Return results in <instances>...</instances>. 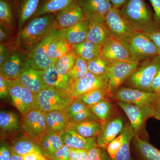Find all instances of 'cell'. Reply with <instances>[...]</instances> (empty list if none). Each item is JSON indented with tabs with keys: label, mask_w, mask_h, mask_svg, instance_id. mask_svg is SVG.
<instances>
[{
	"label": "cell",
	"mask_w": 160,
	"mask_h": 160,
	"mask_svg": "<svg viewBox=\"0 0 160 160\" xmlns=\"http://www.w3.org/2000/svg\"><path fill=\"white\" fill-rule=\"evenodd\" d=\"M56 14L44 15L32 17L18 32L16 42V49L27 55L52 32L58 29L56 25Z\"/></svg>",
	"instance_id": "1"
},
{
	"label": "cell",
	"mask_w": 160,
	"mask_h": 160,
	"mask_svg": "<svg viewBox=\"0 0 160 160\" xmlns=\"http://www.w3.org/2000/svg\"><path fill=\"white\" fill-rule=\"evenodd\" d=\"M119 11L135 31L147 33L160 29L145 0H127Z\"/></svg>",
	"instance_id": "2"
},
{
	"label": "cell",
	"mask_w": 160,
	"mask_h": 160,
	"mask_svg": "<svg viewBox=\"0 0 160 160\" xmlns=\"http://www.w3.org/2000/svg\"><path fill=\"white\" fill-rule=\"evenodd\" d=\"M160 69V56L144 60L128 79L132 87L146 92H150L152 83Z\"/></svg>",
	"instance_id": "3"
},
{
	"label": "cell",
	"mask_w": 160,
	"mask_h": 160,
	"mask_svg": "<svg viewBox=\"0 0 160 160\" xmlns=\"http://www.w3.org/2000/svg\"><path fill=\"white\" fill-rule=\"evenodd\" d=\"M38 109L46 112L62 110L66 111L73 98L67 90L49 87L37 94Z\"/></svg>",
	"instance_id": "4"
},
{
	"label": "cell",
	"mask_w": 160,
	"mask_h": 160,
	"mask_svg": "<svg viewBox=\"0 0 160 160\" xmlns=\"http://www.w3.org/2000/svg\"><path fill=\"white\" fill-rule=\"evenodd\" d=\"M122 42L136 61L140 62L159 55L154 43L144 32H134L128 39Z\"/></svg>",
	"instance_id": "5"
},
{
	"label": "cell",
	"mask_w": 160,
	"mask_h": 160,
	"mask_svg": "<svg viewBox=\"0 0 160 160\" xmlns=\"http://www.w3.org/2000/svg\"><path fill=\"white\" fill-rule=\"evenodd\" d=\"M9 96L12 104L22 116L38 109L37 95L23 86L17 79H8Z\"/></svg>",
	"instance_id": "6"
},
{
	"label": "cell",
	"mask_w": 160,
	"mask_h": 160,
	"mask_svg": "<svg viewBox=\"0 0 160 160\" xmlns=\"http://www.w3.org/2000/svg\"><path fill=\"white\" fill-rule=\"evenodd\" d=\"M117 104L127 115L135 135L140 137L145 132L146 121L153 117L152 106H139L121 102H118Z\"/></svg>",
	"instance_id": "7"
},
{
	"label": "cell",
	"mask_w": 160,
	"mask_h": 160,
	"mask_svg": "<svg viewBox=\"0 0 160 160\" xmlns=\"http://www.w3.org/2000/svg\"><path fill=\"white\" fill-rule=\"evenodd\" d=\"M140 64V61H116L110 63L107 69L108 88L114 93L129 78Z\"/></svg>",
	"instance_id": "8"
},
{
	"label": "cell",
	"mask_w": 160,
	"mask_h": 160,
	"mask_svg": "<svg viewBox=\"0 0 160 160\" xmlns=\"http://www.w3.org/2000/svg\"><path fill=\"white\" fill-rule=\"evenodd\" d=\"M108 83L107 74L98 76L88 72L82 77L70 83L67 91L74 99L92 90L107 88Z\"/></svg>",
	"instance_id": "9"
},
{
	"label": "cell",
	"mask_w": 160,
	"mask_h": 160,
	"mask_svg": "<svg viewBox=\"0 0 160 160\" xmlns=\"http://www.w3.org/2000/svg\"><path fill=\"white\" fill-rule=\"evenodd\" d=\"M105 24L110 36L121 42L128 39L136 32L120 14L119 9L112 6L106 15Z\"/></svg>",
	"instance_id": "10"
},
{
	"label": "cell",
	"mask_w": 160,
	"mask_h": 160,
	"mask_svg": "<svg viewBox=\"0 0 160 160\" xmlns=\"http://www.w3.org/2000/svg\"><path fill=\"white\" fill-rule=\"evenodd\" d=\"M78 3L88 22H105L106 15L112 7L109 0H78Z\"/></svg>",
	"instance_id": "11"
},
{
	"label": "cell",
	"mask_w": 160,
	"mask_h": 160,
	"mask_svg": "<svg viewBox=\"0 0 160 160\" xmlns=\"http://www.w3.org/2000/svg\"><path fill=\"white\" fill-rule=\"evenodd\" d=\"M155 97L156 92L122 87L113 93L111 99L143 106H151Z\"/></svg>",
	"instance_id": "12"
},
{
	"label": "cell",
	"mask_w": 160,
	"mask_h": 160,
	"mask_svg": "<svg viewBox=\"0 0 160 160\" xmlns=\"http://www.w3.org/2000/svg\"><path fill=\"white\" fill-rule=\"evenodd\" d=\"M59 30L57 29L52 32L49 36L38 44L29 52L28 57L29 64L32 68L37 70H45L55 62L48 56L47 49L49 43Z\"/></svg>",
	"instance_id": "13"
},
{
	"label": "cell",
	"mask_w": 160,
	"mask_h": 160,
	"mask_svg": "<svg viewBox=\"0 0 160 160\" xmlns=\"http://www.w3.org/2000/svg\"><path fill=\"white\" fill-rule=\"evenodd\" d=\"M100 57L111 62L116 61H136L122 42L111 37L100 46Z\"/></svg>",
	"instance_id": "14"
},
{
	"label": "cell",
	"mask_w": 160,
	"mask_h": 160,
	"mask_svg": "<svg viewBox=\"0 0 160 160\" xmlns=\"http://www.w3.org/2000/svg\"><path fill=\"white\" fill-rule=\"evenodd\" d=\"M22 116V127L25 133L38 140L40 137L47 130L44 112L40 109H34Z\"/></svg>",
	"instance_id": "15"
},
{
	"label": "cell",
	"mask_w": 160,
	"mask_h": 160,
	"mask_svg": "<svg viewBox=\"0 0 160 160\" xmlns=\"http://www.w3.org/2000/svg\"><path fill=\"white\" fill-rule=\"evenodd\" d=\"M29 64V57L24 52L16 49L10 57L0 66V76L8 79H17Z\"/></svg>",
	"instance_id": "16"
},
{
	"label": "cell",
	"mask_w": 160,
	"mask_h": 160,
	"mask_svg": "<svg viewBox=\"0 0 160 160\" xmlns=\"http://www.w3.org/2000/svg\"><path fill=\"white\" fill-rule=\"evenodd\" d=\"M124 122L120 116L110 117L102 125V129L97 137L98 146L100 148L106 149L109 143L117 137L124 128Z\"/></svg>",
	"instance_id": "17"
},
{
	"label": "cell",
	"mask_w": 160,
	"mask_h": 160,
	"mask_svg": "<svg viewBox=\"0 0 160 160\" xmlns=\"http://www.w3.org/2000/svg\"><path fill=\"white\" fill-rule=\"evenodd\" d=\"M55 20L58 29H62L76 25L84 21L85 18L77 2L56 13Z\"/></svg>",
	"instance_id": "18"
},
{
	"label": "cell",
	"mask_w": 160,
	"mask_h": 160,
	"mask_svg": "<svg viewBox=\"0 0 160 160\" xmlns=\"http://www.w3.org/2000/svg\"><path fill=\"white\" fill-rule=\"evenodd\" d=\"M60 134L63 144L70 148L85 149L89 151L93 148L99 147L97 137H84L70 128L63 130Z\"/></svg>",
	"instance_id": "19"
},
{
	"label": "cell",
	"mask_w": 160,
	"mask_h": 160,
	"mask_svg": "<svg viewBox=\"0 0 160 160\" xmlns=\"http://www.w3.org/2000/svg\"><path fill=\"white\" fill-rule=\"evenodd\" d=\"M17 79L36 95L49 87L43 81L40 70L32 68L30 64L23 69Z\"/></svg>",
	"instance_id": "20"
},
{
	"label": "cell",
	"mask_w": 160,
	"mask_h": 160,
	"mask_svg": "<svg viewBox=\"0 0 160 160\" xmlns=\"http://www.w3.org/2000/svg\"><path fill=\"white\" fill-rule=\"evenodd\" d=\"M19 0H0V24L16 32Z\"/></svg>",
	"instance_id": "21"
},
{
	"label": "cell",
	"mask_w": 160,
	"mask_h": 160,
	"mask_svg": "<svg viewBox=\"0 0 160 160\" xmlns=\"http://www.w3.org/2000/svg\"><path fill=\"white\" fill-rule=\"evenodd\" d=\"M22 129L19 115L14 112L1 111L0 129L1 138L9 137L16 134Z\"/></svg>",
	"instance_id": "22"
},
{
	"label": "cell",
	"mask_w": 160,
	"mask_h": 160,
	"mask_svg": "<svg viewBox=\"0 0 160 160\" xmlns=\"http://www.w3.org/2000/svg\"><path fill=\"white\" fill-rule=\"evenodd\" d=\"M89 30V22L86 20L66 29H60L59 33L71 46L86 41Z\"/></svg>",
	"instance_id": "23"
},
{
	"label": "cell",
	"mask_w": 160,
	"mask_h": 160,
	"mask_svg": "<svg viewBox=\"0 0 160 160\" xmlns=\"http://www.w3.org/2000/svg\"><path fill=\"white\" fill-rule=\"evenodd\" d=\"M12 143L13 150L20 155L32 152H36L47 157L38 140L32 138L26 133L15 138Z\"/></svg>",
	"instance_id": "24"
},
{
	"label": "cell",
	"mask_w": 160,
	"mask_h": 160,
	"mask_svg": "<svg viewBox=\"0 0 160 160\" xmlns=\"http://www.w3.org/2000/svg\"><path fill=\"white\" fill-rule=\"evenodd\" d=\"M40 74L44 82L49 87L67 90L70 82L68 74H60L54 64L43 70H40Z\"/></svg>",
	"instance_id": "25"
},
{
	"label": "cell",
	"mask_w": 160,
	"mask_h": 160,
	"mask_svg": "<svg viewBox=\"0 0 160 160\" xmlns=\"http://www.w3.org/2000/svg\"><path fill=\"white\" fill-rule=\"evenodd\" d=\"M47 130L60 133L69 128L70 122L66 112L62 110L44 112Z\"/></svg>",
	"instance_id": "26"
},
{
	"label": "cell",
	"mask_w": 160,
	"mask_h": 160,
	"mask_svg": "<svg viewBox=\"0 0 160 160\" xmlns=\"http://www.w3.org/2000/svg\"><path fill=\"white\" fill-rule=\"evenodd\" d=\"M132 140L135 149L140 160H160V150L147 140L136 135Z\"/></svg>",
	"instance_id": "27"
},
{
	"label": "cell",
	"mask_w": 160,
	"mask_h": 160,
	"mask_svg": "<svg viewBox=\"0 0 160 160\" xmlns=\"http://www.w3.org/2000/svg\"><path fill=\"white\" fill-rule=\"evenodd\" d=\"M41 0H19L18 12V31L35 13Z\"/></svg>",
	"instance_id": "28"
},
{
	"label": "cell",
	"mask_w": 160,
	"mask_h": 160,
	"mask_svg": "<svg viewBox=\"0 0 160 160\" xmlns=\"http://www.w3.org/2000/svg\"><path fill=\"white\" fill-rule=\"evenodd\" d=\"M78 0H41L37 10L32 17L56 14Z\"/></svg>",
	"instance_id": "29"
},
{
	"label": "cell",
	"mask_w": 160,
	"mask_h": 160,
	"mask_svg": "<svg viewBox=\"0 0 160 160\" xmlns=\"http://www.w3.org/2000/svg\"><path fill=\"white\" fill-rule=\"evenodd\" d=\"M59 30L49 43L47 49L48 56L54 62L71 49V45L61 36Z\"/></svg>",
	"instance_id": "30"
},
{
	"label": "cell",
	"mask_w": 160,
	"mask_h": 160,
	"mask_svg": "<svg viewBox=\"0 0 160 160\" xmlns=\"http://www.w3.org/2000/svg\"><path fill=\"white\" fill-rule=\"evenodd\" d=\"M102 124L99 121H84L70 123L69 128L73 129L84 137H97L102 129Z\"/></svg>",
	"instance_id": "31"
},
{
	"label": "cell",
	"mask_w": 160,
	"mask_h": 160,
	"mask_svg": "<svg viewBox=\"0 0 160 160\" xmlns=\"http://www.w3.org/2000/svg\"><path fill=\"white\" fill-rule=\"evenodd\" d=\"M110 34L105 22H89V30L86 41L101 46Z\"/></svg>",
	"instance_id": "32"
},
{
	"label": "cell",
	"mask_w": 160,
	"mask_h": 160,
	"mask_svg": "<svg viewBox=\"0 0 160 160\" xmlns=\"http://www.w3.org/2000/svg\"><path fill=\"white\" fill-rule=\"evenodd\" d=\"M113 93L108 87L96 89L84 93L76 98L79 100L86 106L90 107L103 100L111 99Z\"/></svg>",
	"instance_id": "33"
},
{
	"label": "cell",
	"mask_w": 160,
	"mask_h": 160,
	"mask_svg": "<svg viewBox=\"0 0 160 160\" xmlns=\"http://www.w3.org/2000/svg\"><path fill=\"white\" fill-rule=\"evenodd\" d=\"M71 49L77 52L83 59L86 61L92 59L100 56V46L89 41L71 46Z\"/></svg>",
	"instance_id": "34"
},
{
	"label": "cell",
	"mask_w": 160,
	"mask_h": 160,
	"mask_svg": "<svg viewBox=\"0 0 160 160\" xmlns=\"http://www.w3.org/2000/svg\"><path fill=\"white\" fill-rule=\"evenodd\" d=\"M123 142L121 149L113 159L111 160H133L130 153V142L135 136L133 130L130 125L124 126L122 132Z\"/></svg>",
	"instance_id": "35"
},
{
	"label": "cell",
	"mask_w": 160,
	"mask_h": 160,
	"mask_svg": "<svg viewBox=\"0 0 160 160\" xmlns=\"http://www.w3.org/2000/svg\"><path fill=\"white\" fill-rule=\"evenodd\" d=\"M78 55L72 49L58 59L54 65L60 74L67 75L74 66Z\"/></svg>",
	"instance_id": "36"
},
{
	"label": "cell",
	"mask_w": 160,
	"mask_h": 160,
	"mask_svg": "<svg viewBox=\"0 0 160 160\" xmlns=\"http://www.w3.org/2000/svg\"><path fill=\"white\" fill-rule=\"evenodd\" d=\"M89 108L102 125L111 116L112 104L109 100H103Z\"/></svg>",
	"instance_id": "37"
},
{
	"label": "cell",
	"mask_w": 160,
	"mask_h": 160,
	"mask_svg": "<svg viewBox=\"0 0 160 160\" xmlns=\"http://www.w3.org/2000/svg\"><path fill=\"white\" fill-rule=\"evenodd\" d=\"M111 62L100 57L87 61L88 72L96 75L107 74V69Z\"/></svg>",
	"instance_id": "38"
},
{
	"label": "cell",
	"mask_w": 160,
	"mask_h": 160,
	"mask_svg": "<svg viewBox=\"0 0 160 160\" xmlns=\"http://www.w3.org/2000/svg\"><path fill=\"white\" fill-rule=\"evenodd\" d=\"M88 72L87 61L78 55L73 68L68 74L70 79L69 84L82 77Z\"/></svg>",
	"instance_id": "39"
},
{
	"label": "cell",
	"mask_w": 160,
	"mask_h": 160,
	"mask_svg": "<svg viewBox=\"0 0 160 160\" xmlns=\"http://www.w3.org/2000/svg\"><path fill=\"white\" fill-rule=\"evenodd\" d=\"M45 133L49 140L52 150L54 155L57 150L64 145L60 136V133L47 129L45 131Z\"/></svg>",
	"instance_id": "40"
},
{
	"label": "cell",
	"mask_w": 160,
	"mask_h": 160,
	"mask_svg": "<svg viewBox=\"0 0 160 160\" xmlns=\"http://www.w3.org/2000/svg\"><path fill=\"white\" fill-rule=\"evenodd\" d=\"M123 142V135L122 132L119 135L109 143L106 148L111 160L113 159L121 149Z\"/></svg>",
	"instance_id": "41"
},
{
	"label": "cell",
	"mask_w": 160,
	"mask_h": 160,
	"mask_svg": "<svg viewBox=\"0 0 160 160\" xmlns=\"http://www.w3.org/2000/svg\"><path fill=\"white\" fill-rule=\"evenodd\" d=\"M16 49L12 45L0 44V66H2Z\"/></svg>",
	"instance_id": "42"
},
{
	"label": "cell",
	"mask_w": 160,
	"mask_h": 160,
	"mask_svg": "<svg viewBox=\"0 0 160 160\" xmlns=\"http://www.w3.org/2000/svg\"><path fill=\"white\" fill-rule=\"evenodd\" d=\"M88 153L85 149L70 148L69 160H87Z\"/></svg>",
	"instance_id": "43"
},
{
	"label": "cell",
	"mask_w": 160,
	"mask_h": 160,
	"mask_svg": "<svg viewBox=\"0 0 160 160\" xmlns=\"http://www.w3.org/2000/svg\"><path fill=\"white\" fill-rule=\"evenodd\" d=\"M38 141L46 152L47 158L49 160H51L53 157V152L52 150L49 140L45 133V132L39 138Z\"/></svg>",
	"instance_id": "44"
},
{
	"label": "cell",
	"mask_w": 160,
	"mask_h": 160,
	"mask_svg": "<svg viewBox=\"0 0 160 160\" xmlns=\"http://www.w3.org/2000/svg\"><path fill=\"white\" fill-rule=\"evenodd\" d=\"M69 149L70 147L64 144L55 152L51 160H69Z\"/></svg>",
	"instance_id": "45"
},
{
	"label": "cell",
	"mask_w": 160,
	"mask_h": 160,
	"mask_svg": "<svg viewBox=\"0 0 160 160\" xmlns=\"http://www.w3.org/2000/svg\"><path fill=\"white\" fill-rule=\"evenodd\" d=\"M12 146L4 141H1L0 146V160H10L11 158Z\"/></svg>",
	"instance_id": "46"
},
{
	"label": "cell",
	"mask_w": 160,
	"mask_h": 160,
	"mask_svg": "<svg viewBox=\"0 0 160 160\" xmlns=\"http://www.w3.org/2000/svg\"><path fill=\"white\" fill-rule=\"evenodd\" d=\"M0 97L2 99L7 100L9 96L8 79L0 76Z\"/></svg>",
	"instance_id": "47"
},
{
	"label": "cell",
	"mask_w": 160,
	"mask_h": 160,
	"mask_svg": "<svg viewBox=\"0 0 160 160\" xmlns=\"http://www.w3.org/2000/svg\"><path fill=\"white\" fill-rule=\"evenodd\" d=\"M100 147H95L88 151L87 160H104Z\"/></svg>",
	"instance_id": "48"
},
{
	"label": "cell",
	"mask_w": 160,
	"mask_h": 160,
	"mask_svg": "<svg viewBox=\"0 0 160 160\" xmlns=\"http://www.w3.org/2000/svg\"><path fill=\"white\" fill-rule=\"evenodd\" d=\"M153 7L154 13L153 18L155 22L160 27V0H149Z\"/></svg>",
	"instance_id": "49"
},
{
	"label": "cell",
	"mask_w": 160,
	"mask_h": 160,
	"mask_svg": "<svg viewBox=\"0 0 160 160\" xmlns=\"http://www.w3.org/2000/svg\"><path fill=\"white\" fill-rule=\"evenodd\" d=\"M23 160H49L45 156L36 152H32L22 155Z\"/></svg>",
	"instance_id": "50"
},
{
	"label": "cell",
	"mask_w": 160,
	"mask_h": 160,
	"mask_svg": "<svg viewBox=\"0 0 160 160\" xmlns=\"http://www.w3.org/2000/svg\"><path fill=\"white\" fill-rule=\"evenodd\" d=\"M145 33L154 43L157 48H158L160 56V29L156 31Z\"/></svg>",
	"instance_id": "51"
},
{
	"label": "cell",
	"mask_w": 160,
	"mask_h": 160,
	"mask_svg": "<svg viewBox=\"0 0 160 160\" xmlns=\"http://www.w3.org/2000/svg\"><path fill=\"white\" fill-rule=\"evenodd\" d=\"M151 106L153 111V117L160 120V97H156V94Z\"/></svg>",
	"instance_id": "52"
},
{
	"label": "cell",
	"mask_w": 160,
	"mask_h": 160,
	"mask_svg": "<svg viewBox=\"0 0 160 160\" xmlns=\"http://www.w3.org/2000/svg\"><path fill=\"white\" fill-rule=\"evenodd\" d=\"M160 90V69L156 75L150 87V92H156Z\"/></svg>",
	"instance_id": "53"
},
{
	"label": "cell",
	"mask_w": 160,
	"mask_h": 160,
	"mask_svg": "<svg viewBox=\"0 0 160 160\" xmlns=\"http://www.w3.org/2000/svg\"><path fill=\"white\" fill-rule=\"evenodd\" d=\"M127 0H109L112 7L118 9H120Z\"/></svg>",
	"instance_id": "54"
},
{
	"label": "cell",
	"mask_w": 160,
	"mask_h": 160,
	"mask_svg": "<svg viewBox=\"0 0 160 160\" xmlns=\"http://www.w3.org/2000/svg\"><path fill=\"white\" fill-rule=\"evenodd\" d=\"M10 160H23L22 155L18 154L12 149Z\"/></svg>",
	"instance_id": "55"
},
{
	"label": "cell",
	"mask_w": 160,
	"mask_h": 160,
	"mask_svg": "<svg viewBox=\"0 0 160 160\" xmlns=\"http://www.w3.org/2000/svg\"></svg>",
	"instance_id": "56"
}]
</instances>
